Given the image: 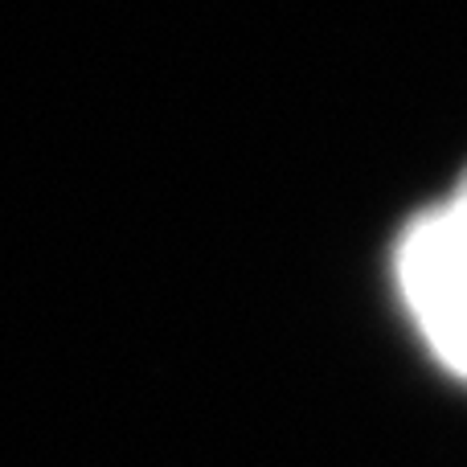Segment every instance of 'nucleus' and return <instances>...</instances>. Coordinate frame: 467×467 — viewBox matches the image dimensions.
<instances>
[{
  "mask_svg": "<svg viewBox=\"0 0 467 467\" xmlns=\"http://www.w3.org/2000/svg\"><path fill=\"white\" fill-rule=\"evenodd\" d=\"M398 283L431 353L467 381V213L431 205L398 242Z\"/></svg>",
  "mask_w": 467,
  "mask_h": 467,
  "instance_id": "obj_1",
  "label": "nucleus"
},
{
  "mask_svg": "<svg viewBox=\"0 0 467 467\" xmlns=\"http://www.w3.org/2000/svg\"><path fill=\"white\" fill-rule=\"evenodd\" d=\"M455 205H460V210L467 213V172H463V181H460V189H455V197H451Z\"/></svg>",
  "mask_w": 467,
  "mask_h": 467,
  "instance_id": "obj_2",
  "label": "nucleus"
}]
</instances>
